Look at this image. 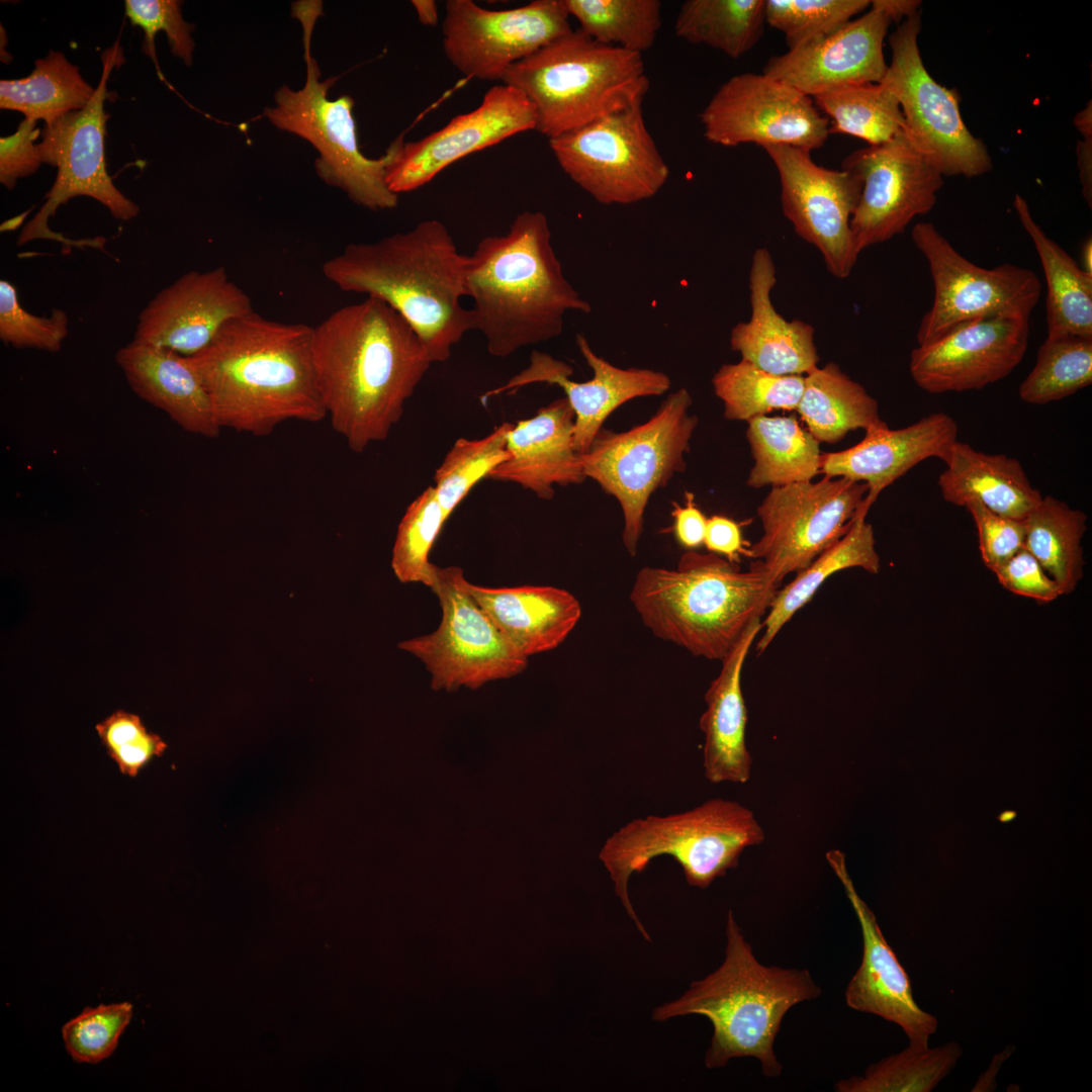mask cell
I'll use <instances>...</instances> for the list:
<instances>
[{
  "label": "cell",
  "instance_id": "6da1fadb",
  "mask_svg": "<svg viewBox=\"0 0 1092 1092\" xmlns=\"http://www.w3.org/2000/svg\"><path fill=\"white\" fill-rule=\"evenodd\" d=\"M311 350L327 417L356 453L387 439L432 364L406 321L374 297L313 327Z\"/></svg>",
  "mask_w": 1092,
  "mask_h": 1092
},
{
  "label": "cell",
  "instance_id": "7a4b0ae2",
  "mask_svg": "<svg viewBox=\"0 0 1092 1092\" xmlns=\"http://www.w3.org/2000/svg\"><path fill=\"white\" fill-rule=\"evenodd\" d=\"M312 329L255 310L225 323L188 357L218 426L262 437L287 421L327 417L312 359Z\"/></svg>",
  "mask_w": 1092,
  "mask_h": 1092
},
{
  "label": "cell",
  "instance_id": "3957f363",
  "mask_svg": "<svg viewBox=\"0 0 1092 1092\" xmlns=\"http://www.w3.org/2000/svg\"><path fill=\"white\" fill-rule=\"evenodd\" d=\"M465 267L466 255L459 253L447 226L427 219L373 243L350 244L322 271L339 289L392 307L435 363L447 361L453 346L474 330L472 310L461 301Z\"/></svg>",
  "mask_w": 1092,
  "mask_h": 1092
},
{
  "label": "cell",
  "instance_id": "277c9868",
  "mask_svg": "<svg viewBox=\"0 0 1092 1092\" xmlns=\"http://www.w3.org/2000/svg\"><path fill=\"white\" fill-rule=\"evenodd\" d=\"M465 290L474 330L497 358L559 337L569 311H592L564 276L541 211H523L507 234L479 241L466 255Z\"/></svg>",
  "mask_w": 1092,
  "mask_h": 1092
},
{
  "label": "cell",
  "instance_id": "5b68a950",
  "mask_svg": "<svg viewBox=\"0 0 1092 1092\" xmlns=\"http://www.w3.org/2000/svg\"><path fill=\"white\" fill-rule=\"evenodd\" d=\"M778 589L756 561L743 571L718 554L689 550L673 569L641 568L630 601L656 637L721 661Z\"/></svg>",
  "mask_w": 1092,
  "mask_h": 1092
},
{
  "label": "cell",
  "instance_id": "8992f818",
  "mask_svg": "<svg viewBox=\"0 0 1092 1092\" xmlns=\"http://www.w3.org/2000/svg\"><path fill=\"white\" fill-rule=\"evenodd\" d=\"M722 965L691 984L679 998L656 1007L655 1020L698 1014L713 1025L705 1055L709 1069L724 1067L733 1058L759 1061L764 1076L776 1078L782 1065L774 1042L787 1012L796 1004L820 996L821 988L806 969L760 964L730 910L726 922Z\"/></svg>",
  "mask_w": 1092,
  "mask_h": 1092
},
{
  "label": "cell",
  "instance_id": "52a82bcc",
  "mask_svg": "<svg viewBox=\"0 0 1092 1092\" xmlns=\"http://www.w3.org/2000/svg\"><path fill=\"white\" fill-rule=\"evenodd\" d=\"M502 83L534 105L536 129L552 139L643 100L642 55L601 43L579 28L513 64Z\"/></svg>",
  "mask_w": 1092,
  "mask_h": 1092
},
{
  "label": "cell",
  "instance_id": "ba28073f",
  "mask_svg": "<svg viewBox=\"0 0 1092 1092\" xmlns=\"http://www.w3.org/2000/svg\"><path fill=\"white\" fill-rule=\"evenodd\" d=\"M764 838L749 808L715 798L685 812L629 821L607 838L599 858L629 917L650 940L629 898L628 882L634 873L645 870L653 858L668 855L681 867L689 885L705 889L735 869L742 852Z\"/></svg>",
  "mask_w": 1092,
  "mask_h": 1092
},
{
  "label": "cell",
  "instance_id": "9c48e42d",
  "mask_svg": "<svg viewBox=\"0 0 1092 1092\" xmlns=\"http://www.w3.org/2000/svg\"><path fill=\"white\" fill-rule=\"evenodd\" d=\"M320 13L313 7H303L295 14L304 31L305 85L297 91L283 85L275 93L276 105L267 107L264 115L276 127L301 136L317 150L316 173L327 184L342 189L353 202L370 210L394 208L398 195L388 188L386 173L404 144L403 135L392 142L378 159L361 153L353 115L354 100L349 95L336 100L328 98L337 78L320 82V68L309 54L312 27Z\"/></svg>",
  "mask_w": 1092,
  "mask_h": 1092
},
{
  "label": "cell",
  "instance_id": "30bf717a",
  "mask_svg": "<svg viewBox=\"0 0 1092 1092\" xmlns=\"http://www.w3.org/2000/svg\"><path fill=\"white\" fill-rule=\"evenodd\" d=\"M692 403L690 391L681 387L668 394L645 423L621 433L602 428L580 454L586 478L621 507L622 540L631 556L637 552L650 496L687 469L685 455L699 423L690 414Z\"/></svg>",
  "mask_w": 1092,
  "mask_h": 1092
},
{
  "label": "cell",
  "instance_id": "8fae6325",
  "mask_svg": "<svg viewBox=\"0 0 1092 1092\" xmlns=\"http://www.w3.org/2000/svg\"><path fill=\"white\" fill-rule=\"evenodd\" d=\"M459 566L434 564L430 588L441 607L438 628L398 643L421 660L431 674V687L448 692L478 689L523 672L528 658L498 630L468 593Z\"/></svg>",
  "mask_w": 1092,
  "mask_h": 1092
},
{
  "label": "cell",
  "instance_id": "7c38bea8",
  "mask_svg": "<svg viewBox=\"0 0 1092 1092\" xmlns=\"http://www.w3.org/2000/svg\"><path fill=\"white\" fill-rule=\"evenodd\" d=\"M920 13L889 36L891 62L881 82L896 96L910 144L942 176H981L992 169L982 140L963 120L956 90L937 83L925 68L918 46Z\"/></svg>",
  "mask_w": 1092,
  "mask_h": 1092
},
{
  "label": "cell",
  "instance_id": "4fadbf2b",
  "mask_svg": "<svg viewBox=\"0 0 1092 1092\" xmlns=\"http://www.w3.org/2000/svg\"><path fill=\"white\" fill-rule=\"evenodd\" d=\"M642 102L549 139L564 173L601 204L650 199L669 177V167L645 124Z\"/></svg>",
  "mask_w": 1092,
  "mask_h": 1092
},
{
  "label": "cell",
  "instance_id": "5bb4252c",
  "mask_svg": "<svg viewBox=\"0 0 1092 1092\" xmlns=\"http://www.w3.org/2000/svg\"><path fill=\"white\" fill-rule=\"evenodd\" d=\"M101 60V78L90 102L81 110L46 123L41 130L42 140L37 143L41 161L56 167L58 173L47 200L22 229L18 245L38 239L69 246L82 244L63 238L48 226L57 209L76 196L97 200L120 220H129L140 212L139 205L113 184L104 157L106 84L113 68L123 61L118 42L104 51Z\"/></svg>",
  "mask_w": 1092,
  "mask_h": 1092
},
{
  "label": "cell",
  "instance_id": "9a60e30c",
  "mask_svg": "<svg viewBox=\"0 0 1092 1092\" xmlns=\"http://www.w3.org/2000/svg\"><path fill=\"white\" fill-rule=\"evenodd\" d=\"M868 491L863 482L828 476L771 487L757 508L762 534L746 556L779 586L848 531Z\"/></svg>",
  "mask_w": 1092,
  "mask_h": 1092
},
{
  "label": "cell",
  "instance_id": "2e32d148",
  "mask_svg": "<svg viewBox=\"0 0 1092 1092\" xmlns=\"http://www.w3.org/2000/svg\"><path fill=\"white\" fill-rule=\"evenodd\" d=\"M911 236L927 260L934 287L932 305L917 331L918 346L990 316H1030L1041 291L1033 271L1010 263L982 268L962 256L931 222L915 224Z\"/></svg>",
  "mask_w": 1092,
  "mask_h": 1092
},
{
  "label": "cell",
  "instance_id": "e0dca14e",
  "mask_svg": "<svg viewBox=\"0 0 1092 1092\" xmlns=\"http://www.w3.org/2000/svg\"><path fill=\"white\" fill-rule=\"evenodd\" d=\"M700 119L707 141L723 147L789 146L811 153L830 134L828 118L811 97L763 73L728 79Z\"/></svg>",
  "mask_w": 1092,
  "mask_h": 1092
},
{
  "label": "cell",
  "instance_id": "ac0fdd59",
  "mask_svg": "<svg viewBox=\"0 0 1092 1092\" xmlns=\"http://www.w3.org/2000/svg\"><path fill=\"white\" fill-rule=\"evenodd\" d=\"M569 17L564 0H534L505 10L448 0L444 52L467 78L500 81L510 66L571 31Z\"/></svg>",
  "mask_w": 1092,
  "mask_h": 1092
},
{
  "label": "cell",
  "instance_id": "d6986e66",
  "mask_svg": "<svg viewBox=\"0 0 1092 1092\" xmlns=\"http://www.w3.org/2000/svg\"><path fill=\"white\" fill-rule=\"evenodd\" d=\"M841 169L861 184L850 219L856 251L903 233L918 215L929 212L943 185V176L910 144L902 130L891 141L858 149L843 159Z\"/></svg>",
  "mask_w": 1092,
  "mask_h": 1092
},
{
  "label": "cell",
  "instance_id": "ffe728a7",
  "mask_svg": "<svg viewBox=\"0 0 1092 1092\" xmlns=\"http://www.w3.org/2000/svg\"><path fill=\"white\" fill-rule=\"evenodd\" d=\"M781 182L785 216L796 234L822 255L833 276L851 273L859 253L850 231L861 184L846 170L816 164L809 152L789 146H765Z\"/></svg>",
  "mask_w": 1092,
  "mask_h": 1092
},
{
  "label": "cell",
  "instance_id": "44dd1931",
  "mask_svg": "<svg viewBox=\"0 0 1092 1092\" xmlns=\"http://www.w3.org/2000/svg\"><path fill=\"white\" fill-rule=\"evenodd\" d=\"M1029 316L1004 314L967 324L910 354L918 387L939 394L976 390L1008 376L1023 359Z\"/></svg>",
  "mask_w": 1092,
  "mask_h": 1092
},
{
  "label": "cell",
  "instance_id": "7402d4cb",
  "mask_svg": "<svg viewBox=\"0 0 1092 1092\" xmlns=\"http://www.w3.org/2000/svg\"><path fill=\"white\" fill-rule=\"evenodd\" d=\"M536 125V110L527 96L511 85H495L472 111L421 140L404 142L387 170V186L397 195L414 191L459 159Z\"/></svg>",
  "mask_w": 1092,
  "mask_h": 1092
},
{
  "label": "cell",
  "instance_id": "603a6c76",
  "mask_svg": "<svg viewBox=\"0 0 1092 1092\" xmlns=\"http://www.w3.org/2000/svg\"><path fill=\"white\" fill-rule=\"evenodd\" d=\"M576 346L594 372L587 381L571 379L573 368L548 353L533 350L529 365L507 383L482 395V400L502 393H514L533 384L547 383L563 389L574 413L573 443L579 454L589 448L604 422L627 401L665 393L671 380L665 373L648 368H620L597 355L583 334L575 336Z\"/></svg>",
  "mask_w": 1092,
  "mask_h": 1092
},
{
  "label": "cell",
  "instance_id": "cb8c5ba5",
  "mask_svg": "<svg viewBox=\"0 0 1092 1092\" xmlns=\"http://www.w3.org/2000/svg\"><path fill=\"white\" fill-rule=\"evenodd\" d=\"M254 311L250 296L223 266L188 271L159 291L139 314L133 340L191 357L229 321Z\"/></svg>",
  "mask_w": 1092,
  "mask_h": 1092
},
{
  "label": "cell",
  "instance_id": "d4e9b609",
  "mask_svg": "<svg viewBox=\"0 0 1092 1092\" xmlns=\"http://www.w3.org/2000/svg\"><path fill=\"white\" fill-rule=\"evenodd\" d=\"M826 860L844 889L862 935L861 963L846 987V1004L851 1009L878 1015L899 1025L910 1046L928 1048L929 1037L937 1029V1018L916 1003L906 971L886 940L875 914L853 885L844 852L831 849L826 852Z\"/></svg>",
  "mask_w": 1092,
  "mask_h": 1092
},
{
  "label": "cell",
  "instance_id": "484cf974",
  "mask_svg": "<svg viewBox=\"0 0 1092 1092\" xmlns=\"http://www.w3.org/2000/svg\"><path fill=\"white\" fill-rule=\"evenodd\" d=\"M891 23L871 6L831 35L771 57L763 74L811 98L850 84L880 83L888 68L883 48Z\"/></svg>",
  "mask_w": 1092,
  "mask_h": 1092
},
{
  "label": "cell",
  "instance_id": "4316f807",
  "mask_svg": "<svg viewBox=\"0 0 1092 1092\" xmlns=\"http://www.w3.org/2000/svg\"><path fill=\"white\" fill-rule=\"evenodd\" d=\"M854 446L822 453L820 473L863 482L869 491L855 518H866L883 489L928 458L944 461L958 441L959 426L945 413H932L916 423L890 429L885 423L864 431ZM854 518V519H855Z\"/></svg>",
  "mask_w": 1092,
  "mask_h": 1092
},
{
  "label": "cell",
  "instance_id": "83f0119b",
  "mask_svg": "<svg viewBox=\"0 0 1092 1092\" xmlns=\"http://www.w3.org/2000/svg\"><path fill=\"white\" fill-rule=\"evenodd\" d=\"M574 413L559 397L530 419L513 424L507 436L509 458L486 478L521 485L550 500L554 485L579 484L586 479L573 443Z\"/></svg>",
  "mask_w": 1092,
  "mask_h": 1092
},
{
  "label": "cell",
  "instance_id": "f1b7e54d",
  "mask_svg": "<svg viewBox=\"0 0 1092 1092\" xmlns=\"http://www.w3.org/2000/svg\"><path fill=\"white\" fill-rule=\"evenodd\" d=\"M776 282L769 251L756 249L749 273L751 316L732 328L730 347L766 372L806 375L818 367L814 328L800 320L787 321L776 310L770 297Z\"/></svg>",
  "mask_w": 1092,
  "mask_h": 1092
},
{
  "label": "cell",
  "instance_id": "f546056e",
  "mask_svg": "<svg viewBox=\"0 0 1092 1092\" xmlns=\"http://www.w3.org/2000/svg\"><path fill=\"white\" fill-rule=\"evenodd\" d=\"M115 362L132 391L180 428L206 438L219 435L209 396L188 357L132 340L117 350Z\"/></svg>",
  "mask_w": 1092,
  "mask_h": 1092
},
{
  "label": "cell",
  "instance_id": "4dcf8cb0",
  "mask_svg": "<svg viewBox=\"0 0 1092 1092\" xmlns=\"http://www.w3.org/2000/svg\"><path fill=\"white\" fill-rule=\"evenodd\" d=\"M760 631L761 619H757L721 660L720 672L704 696L707 708L699 722L704 734L703 768L712 784H745L751 776L753 760L746 744L748 715L741 674L748 651Z\"/></svg>",
  "mask_w": 1092,
  "mask_h": 1092
},
{
  "label": "cell",
  "instance_id": "1f68e13d",
  "mask_svg": "<svg viewBox=\"0 0 1092 1092\" xmlns=\"http://www.w3.org/2000/svg\"><path fill=\"white\" fill-rule=\"evenodd\" d=\"M465 585L498 630L527 657L558 647L581 617L578 600L562 588L487 587L467 579Z\"/></svg>",
  "mask_w": 1092,
  "mask_h": 1092
},
{
  "label": "cell",
  "instance_id": "d6a6232c",
  "mask_svg": "<svg viewBox=\"0 0 1092 1092\" xmlns=\"http://www.w3.org/2000/svg\"><path fill=\"white\" fill-rule=\"evenodd\" d=\"M943 463L937 485L942 498L954 506L978 502L996 514L1024 520L1042 497L1021 463L1005 454L984 453L958 440Z\"/></svg>",
  "mask_w": 1092,
  "mask_h": 1092
},
{
  "label": "cell",
  "instance_id": "836d02e7",
  "mask_svg": "<svg viewBox=\"0 0 1092 1092\" xmlns=\"http://www.w3.org/2000/svg\"><path fill=\"white\" fill-rule=\"evenodd\" d=\"M1013 205L1042 266L1046 282V337L1092 338V274L1048 237L1032 217L1024 197L1016 194Z\"/></svg>",
  "mask_w": 1092,
  "mask_h": 1092
},
{
  "label": "cell",
  "instance_id": "e575fe53",
  "mask_svg": "<svg viewBox=\"0 0 1092 1092\" xmlns=\"http://www.w3.org/2000/svg\"><path fill=\"white\" fill-rule=\"evenodd\" d=\"M853 567L872 574H877L881 567L874 529L866 518L853 519L850 528L839 540L798 571L791 582L777 590L769 611L761 622L762 635L755 646L757 654L768 647L782 628L813 598L827 578Z\"/></svg>",
  "mask_w": 1092,
  "mask_h": 1092
},
{
  "label": "cell",
  "instance_id": "d590c367",
  "mask_svg": "<svg viewBox=\"0 0 1092 1092\" xmlns=\"http://www.w3.org/2000/svg\"><path fill=\"white\" fill-rule=\"evenodd\" d=\"M796 412L819 443L835 444L850 431L886 423L880 418L878 401L834 362L804 375Z\"/></svg>",
  "mask_w": 1092,
  "mask_h": 1092
},
{
  "label": "cell",
  "instance_id": "8d00e7d4",
  "mask_svg": "<svg viewBox=\"0 0 1092 1092\" xmlns=\"http://www.w3.org/2000/svg\"><path fill=\"white\" fill-rule=\"evenodd\" d=\"M753 465L749 487L811 481L820 473V443L794 417L758 416L747 421Z\"/></svg>",
  "mask_w": 1092,
  "mask_h": 1092
},
{
  "label": "cell",
  "instance_id": "74e56055",
  "mask_svg": "<svg viewBox=\"0 0 1092 1092\" xmlns=\"http://www.w3.org/2000/svg\"><path fill=\"white\" fill-rule=\"evenodd\" d=\"M1024 544L1062 595L1072 593L1083 575L1082 538L1087 515L1054 496H1042L1023 520Z\"/></svg>",
  "mask_w": 1092,
  "mask_h": 1092
},
{
  "label": "cell",
  "instance_id": "f35d334b",
  "mask_svg": "<svg viewBox=\"0 0 1092 1092\" xmlns=\"http://www.w3.org/2000/svg\"><path fill=\"white\" fill-rule=\"evenodd\" d=\"M94 93L95 88L85 81L77 66L63 53L51 51L34 61V69L27 77L0 81V107L50 123L83 109Z\"/></svg>",
  "mask_w": 1092,
  "mask_h": 1092
},
{
  "label": "cell",
  "instance_id": "ab89813d",
  "mask_svg": "<svg viewBox=\"0 0 1092 1092\" xmlns=\"http://www.w3.org/2000/svg\"><path fill=\"white\" fill-rule=\"evenodd\" d=\"M764 23L765 0H688L676 15L674 31L690 43L737 59L758 42Z\"/></svg>",
  "mask_w": 1092,
  "mask_h": 1092
},
{
  "label": "cell",
  "instance_id": "60d3db41",
  "mask_svg": "<svg viewBox=\"0 0 1092 1092\" xmlns=\"http://www.w3.org/2000/svg\"><path fill=\"white\" fill-rule=\"evenodd\" d=\"M812 99L828 118L829 133L852 135L876 146L891 141L904 127L899 102L883 82L850 84Z\"/></svg>",
  "mask_w": 1092,
  "mask_h": 1092
},
{
  "label": "cell",
  "instance_id": "b9f144b4",
  "mask_svg": "<svg viewBox=\"0 0 1092 1092\" xmlns=\"http://www.w3.org/2000/svg\"><path fill=\"white\" fill-rule=\"evenodd\" d=\"M712 385L724 404V417L747 422L775 410L796 411L804 390V375L769 373L741 359L722 365Z\"/></svg>",
  "mask_w": 1092,
  "mask_h": 1092
},
{
  "label": "cell",
  "instance_id": "7bdbcfd3",
  "mask_svg": "<svg viewBox=\"0 0 1092 1092\" xmlns=\"http://www.w3.org/2000/svg\"><path fill=\"white\" fill-rule=\"evenodd\" d=\"M963 1050L956 1041L930 1049L908 1045L870 1065L863 1076L842 1079L837 1092H930L952 1071Z\"/></svg>",
  "mask_w": 1092,
  "mask_h": 1092
},
{
  "label": "cell",
  "instance_id": "ee69618b",
  "mask_svg": "<svg viewBox=\"0 0 1092 1092\" xmlns=\"http://www.w3.org/2000/svg\"><path fill=\"white\" fill-rule=\"evenodd\" d=\"M564 4L593 39L641 55L653 46L661 26L658 0H564Z\"/></svg>",
  "mask_w": 1092,
  "mask_h": 1092
},
{
  "label": "cell",
  "instance_id": "f6af8a7d",
  "mask_svg": "<svg viewBox=\"0 0 1092 1092\" xmlns=\"http://www.w3.org/2000/svg\"><path fill=\"white\" fill-rule=\"evenodd\" d=\"M1092 382V338L1064 335L1046 337L1034 367L1018 393L1030 404H1046L1068 397Z\"/></svg>",
  "mask_w": 1092,
  "mask_h": 1092
},
{
  "label": "cell",
  "instance_id": "bcb514c9",
  "mask_svg": "<svg viewBox=\"0 0 1092 1092\" xmlns=\"http://www.w3.org/2000/svg\"><path fill=\"white\" fill-rule=\"evenodd\" d=\"M512 426L505 422L477 440L459 438L448 451L434 476L436 494L447 518L481 478L509 458L507 436Z\"/></svg>",
  "mask_w": 1092,
  "mask_h": 1092
},
{
  "label": "cell",
  "instance_id": "7dc6e473",
  "mask_svg": "<svg viewBox=\"0 0 1092 1092\" xmlns=\"http://www.w3.org/2000/svg\"><path fill=\"white\" fill-rule=\"evenodd\" d=\"M447 519L434 485L410 504L398 525L392 548L391 567L400 582L430 587L434 563L429 556Z\"/></svg>",
  "mask_w": 1092,
  "mask_h": 1092
},
{
  "label": "cell",
  "instance_id": "c3c4849f",
  "mask_svg": "<svg viewBox=\"0 0 1092 1092\" xmlns=\"http://www.w3.org/2000/svg\"><path fill=\"white\" fill-rule=\"evenodd\" d=\"M870 5L869 0H765V22L784 33L791 51L831 35Z\"/></svg>",
  "mask_w": 1092,
  "mask_h": 1092
},
{
  "label": "cell",
  "instance_id": "681fc988",
  "mask_svg": "<svg viewBox=\"0 0 1092 1092\" xmlns=\"http://www.w3.org/2000/svg\"><path fill=\"white\" fill-rule=\"evenodd\" d=\"M131 1016L129 1002L85 1007L62 1027L68 1054L75 1062L88 1064L110 1057Z\"/></svg>",
  "mask_w": 1092,
  "mask_h": 1092
},
{
  "label": "cell",
  "instance_id": "f907efd6",
  "mask_svg": "<svg viewBox=\"0 0 1092 1092\" xmlns=\"http://www.w3.org/2000/svg\"><path fill=\"white\" fill-rule=\"evenodd\" d=\"M69 334V315L54 308L49 316L25 310L15 286L0 280V340L13 348L37 349L56 353Z\"/></svg>",
  "mask_w": 1092,
  "mask_h": 1092
},
{
  "label": "cell",
  "instance_id": "816d5d0a",
  "mask_svg": "<svg viewBox=\"0 0 1092 1092\" xmlns=\"http://www.w3.org/2000/svg\"><path fill=\"white\" fill-rule=\"evenodd\" d=\"M95 729L119 771L130 778L167 749L159 735L148 731L139 715L122 710L113 712Z\"/></svg>",
  "mask_w": 1092,
  "mask_h": 1092
},
{
  "label": "cell",
  "instance_id": "f5cc1de1",
  "mask_svg": "<svg viewBox=\"0 0 1092 1092\" xmlns=\"http://www.w3.org/2000/svg\"><path fill=\"white\" fill-rule=\"evenodd\" d=\"M124 6L130 22L143 28L144 49L157 67L155 36L160 30L166 33L172 54L191 66L194 50L191 32L194 26L183 19L180 1L126 0Z\"/></svg>",
  "mask_w": 1092,
  "mask_h": 1092
},
{
  "label": "cell",
  "instance_id": "db71d44e",
  "mask_svg": "<svg viewBox=\"0 0 1092 1092\" xmlns=\"http://www.w3.org/2000/svg\"><path fill=\"white\" fill-rule=\"evenodd\" d=\"M965 508L977 527L981 557L990 570H996L1023 548V520L996 514L978 502H970Z\"/></svg>",
  "mask_w": 1092,
  "mask_h": 1092
},
{
  "label": "cell",
  "instance_id": "11a10c76",
  "mask_svg": "<svg viewBox=\"0 0 1092 1092\" xmlns=\"http://www.w3.org/2000/svg\"><path fill=\"white\" fill-rule=\"evenodd\" d=\"M993 572L1006 589L1038 603H1051L1062 596L1057 583L1024 548Z\"/></svg>",
  "mask_w": 1092,
  "mask_h": 1092
},
{
  "label": "cell",
  "instance_id": "9f6ffc18",
  "mask_svg": "<svg viewBox=\"0 0 1092 1092\" xmlns=\"http://www.w3.org/2000/svg\"><path fill=\"white\" fill-rule=\"evenodd\" d=\"M36 122L24 118L13 134L0 139V182L9 190L19 179L35 173L42 164L35 143L41 134Z\"/></svg>",
  "mask_w": 1092,
  "mask_h": 1092
},
{
  "label": "cell",
  "instance_id": "6f0895ef",
  "mask_svg": "<svg viewBox=\"0 0 1092 1092\" xmlns=\"http://www.w3.org/2000/svg\"><path fill=\"white\" fill-rule=\"evenodd\" d=\"M704 544L709 552L737 562L740 555H746L747 549L742 538L740 526L724 516H712L707 519Z\"/></svg>",
  "mask_w": 1092,
  "mask_h": 1092
},
{
  "label": "cell",
  "instance_id": "680465c9",
  "mask_svg": "<svg viewBox=\"0 0 1092 1092\" xmlns=\"http://www.w3.org/2000/svg\"><path fill=\"white\" fill-rule=\"evenodd\" d=\"M686 505L673 503V532L677 542L689 550H695L704 544L707 518L694 502V494L686 492Z\"/></svg>",
  "mask_w": 1092,
  "mask_h": 1092
},
{
  "label": "cell",
  "instance_id": "91938a15",
  "mask_svg": "<svg viewBox=\"0 0 1092 1092\" xmlns=\"http://www.w3.org/2000/svg\"><path fill=\"white\" fill-rule=\"evenodd\" d=\"M1091 102L1074 118L1075 126L1083 133L1078 143L1077 157L1082 193L1089 207L1092 205V114Z\"/></svg>",
  "mask_w": 1092,
  "mask_h": 1092
},
{
  "label": "cell",
  "instance_id": "94428289",
  "mask_svg": "<svg viewBox=\"0 0 1092 1092\" xmlns=\"http://www.w3.org/2000/svg\"><path fill=\"white\" fill-rule=\"evenodd\" d=\"M920 1L917 0H874L871 6L881 10L891 22L901 23L910 16L919 12Z\"/></svg>",
  "mask_w": 1092,
  "mask_h": 1092
},
{
  "label": "cell",
  "instance_id": "6125c7cd",
  "mask_svg": "<svg viewBox=\"0 0 1092 1092\" xmlns=\"http://www.w3.org/2000/svg\"><path fill=\"white\" fill-rule=\"evenodd\" d=\"M413 6L417 12L419 21L424 25L434 26L438 23L437 4L433 0H413Z\"/></svg>",
  "mask_w": 1092,
  "mask_h": 1092
},
{
  "label": "cell",
  "instance_id": "be15d7a7",
  "mask_svg": "<svg viewBox=\"0 0 1092 1092\" xmlns=\"http://www.w3.org/2000/svg\"><path fill=\"white\" fill-rule=\"evenodd\" d=\"M1091 252H1092V245H1091V239L1089 238L1084 243L1083 250H1082V256H1083V263H1084V271H1086L1087 273H1090V274H1092V269H1091V256H1092V253Z\"/></svg>",
  "mask_w": 1092,
  "mask_h": 1092
}]
</instances>
